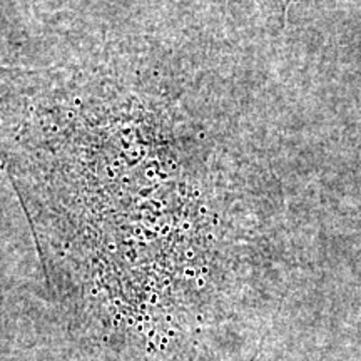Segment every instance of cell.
Listing matches in <instances>:
<instances>
[{"instance_id": "obj_1", "label": "cell", "mask_w": 361, "mask_h": 361, "mask_svg": "<svg viewBox=\"0 0 361 361\" xmlns=\"http://www.w3.org/2000/svg\"><path fill=\"white\" fill-rule=\"evenodd\" d=\"M291 2L293 0H255L266 27L273 30L274 34H279L284 30Z\"/></svg>"}]
</instances>
